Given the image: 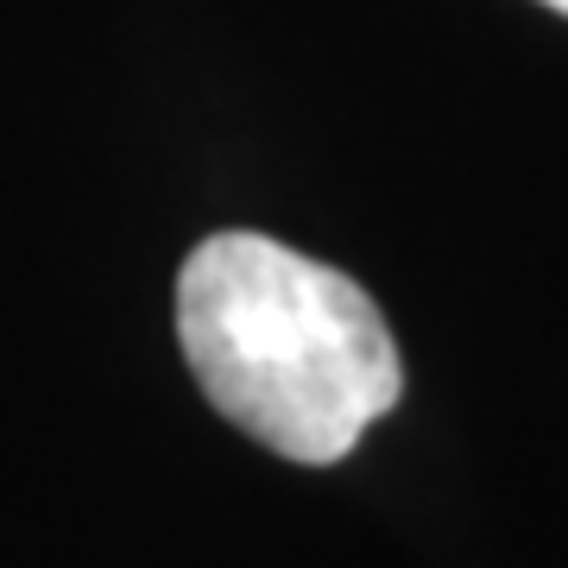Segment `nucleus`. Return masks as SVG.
I'll return each instance as SVG.
<instances>
[{"label":"nucleus","instance_id":"f257e3e1","mask_svg":"<svg viewBox=\"0 0 568 568\" xmlns=\"http://www.w3.org/2000/svg\"><path fill=\"white\" fill-rule=\"evenodd\" d=\"M183 361L234 429L297 467L354 455L405 398L379 304L335 265L272 234H209L178 272Z\"/></svg>","mask_w":568,"mask_h":568},{"label":"nucleus","instance_id":"f03ea898","mask_svg":"<svg viewBox=\"0 0 568 568\" xmlns=\"http://www.w3.org/2000/svg\"><path fill=\"white\" fill-rule=\"evenodd\" d=\"M544 7H549V13H562V20H568V0H544Z\"/></svg>","mask_w":568,"mask_h":568}]
</instances>
